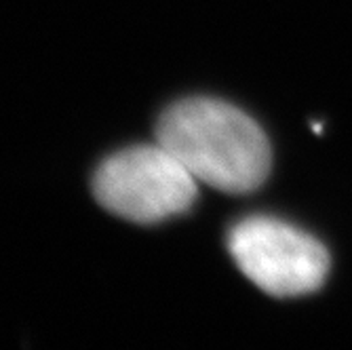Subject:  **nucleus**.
Listing matches in <instances>:
<instances>
[{
	"label": "nucleus",
	"mask_w": 352,
	"mask_h": 350,
	"mask_svg": "<svg viewBox=\"0 0 352 350\" xmlns=\"http://www.w3.org/2000/svg\"><path fill=\"white\" fill-rule=\"evenodd\" d=\"M156 142L197 182L232 195L260 188L272 163L262 127L219 100L192 98L173 104L158 120Z\"/></svg>",
	"instance_id": "obj_1"
},
{
	"label": "nucleus",
	"mask_w": 352,
	"mask_h": 350,
	"mask_svg": "<svg viewBox=\"0 0 352 350\" xmlns=\"http://www.w3.org/2000/svg\"><path fill=\"white\" fill-rule=\"evenodd\" d=\"M197 193V179L158 142L110 156L93 177L98 203L135 224H158L186 213Z\"/></svg>",
	"instance_id": "obj_2"
},
{
	"label": "nucleus",
	"mask_w": 352,
	"mask_h": 350,
	"mask_svg": "<svg viewBox=\"0 0 352 350\" xmlns=\"http://www.w3.org/2000/svg\"><path fill=\"white\" fill-rule=\"evenodd\" d=\"M228 249L241 272L276 298L312 294L329 272V253L321 243L272 217L239 221Z\"/></svg>",
	"instance_id": "obj_3"
}]
</instances>
